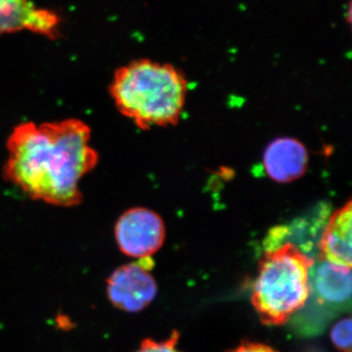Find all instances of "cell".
Here are the masks:
<instances>
[{
	"label": "cell",
	"mask_w": 352,
	"mask_h": 352,
	"mask_svg": "<svg viewBox=\"0 0 352 352\" xmlns=\"http://www.w3.org/2000/svg\"><path fill=\"white\" fill-rule=\"evenodd\" d=\"M90 135L89 126L76 119L20 124L7 142L4 177L34 200L60 207L78 205L80 182L98 163Z\"/></svg>",
	"instance_id": "1"
},
{
	"label": "cell",
	"mask_w": 352,
	"mask_h": 352,
	"mask_svg": "<svg viewBox=\"0 0 352 352\" xmlns=\"http://www.w3.org/2000/svg\"><path fill=\"white\" fill-rule=\"evenodd\" d=\"M187 91L180 69L151 59L135 60L117 69L110 85L118 110L142 129L177 124Z\"/></svg>",
	"instance_id": "2"
},
{
	"label": "cell",
	"mask_w": 352,
	"mask_h": 352,
	"mask_svg": "<svg viewBox=\"0 0 352 352\" xmlns=\"http://www.w3.org/2000/svg\"><path fill=\"white\" fill-rule=\"evenodd\" d=\"M314 261L293 243L270 247L259 263L252 303L261 322L283 325L302 309L310 294Z\"/></svg>",
	"instance_id": "3"
},
{
	"label": "cell",
	"mask_w": 352,
	"mask_h": 352,
	"mask_svg": "<svg viewBox=\"0 0 352 352\" xmlns=\"http://www.w3.org/2000/svg\"><path fill=\"white\" fill-rule=\"evenodd\" d=\"M115 235L120 251L127 256L151 258L164 244L166 228L156 212L145 208H134L120 215Z\"/></svg>",
	"instance_id": "4"
},
{
	"label": "cell",
	"mask_w": 352,
	"mask_h": 352,
	"mask_svg": "<svg viewBox=\"0 0 352 352\" xmlns=\"http://www.w3.org/2000/svg\"><path fill=\"white\" fill-rule=\"evenodd\" d=\"M153 266L152 258H146L113 271L107 281L112 305L131 314L147 307L157 295V283L150 272Z\"/></svg>",
	"instance_id": "5"
},
{
	"label": "cell",
	"mask_w": 352,
	"mask_h": 352,
	"mask_svg": "<svg viewBox=\"0 0 352 352\" xmlns=\"http://www.w3.org/2000/svg\"><path fill=\"white\" fill-rule=\"evenodd\" d=\"M60 23L56 13L39 8L32 0H0V36L30 31L55 39Z\"/></svg>",
	"instance_id": "6"
},
{
	"label": "cell",
	"mask_w": 352,
	"mask_h": 352,
	"mask_svg": "<svg viewBox=\"0 0 352 352\" xmlns=\"http://www.w3.org/2000/svg\"><path fill=\"white\" fill-rule=\"evenodd\" d=\"M307 148L295 138L275 139L264 152V168L274 182L289 183L298 179L307 171Z\"/></svg>",
	"instance_id": "7"
},
{
	"label": "cell",
	"mask_w": 352,
	"mask_h": 352,
	"mask_svg": "<svg viewBox=\"0 0 352 352\" xmlns=\"http://www.w3.org/2000/svg\"><path fill=\"white\" fill-rule=\"evenodd\" d=\"M319 248L322 258L352 270V199L331 215Z\"/></svg>",
	"instance_id": "8"
},
{
	"label": "cell",
	"mask_w": 352,
	"mask_h": 352,
	"mask_svg": "<svg viewBox=\"0 0 352 352\" xmlns=\"http://www.w3.org/2000/svg\"><path fill=\"white\" fill-rule=\"evenodd\" d=\"M323 305H344L352 300V270L322 259L310 273V294Z\"/></svg>",
	"instance_id": "9"
},
{
	"label": "cell",
	"mask_w": 352,
	"mask_h": 352,
	"mask_svg": "<svg viewBox=\"0 0 352 352\" xmlns=\"http://www.w3.org/2000/svg\"><path fill=\"white\" fill-rule=\"evenodd\" d=\"M333 346L342 352H352V316L335 324L331 331Z\"/></svg>",
	"instance_id": "10"
},
{
	"label": "cell",
	"mask_w": 352,
	"mask_h": 352,
	"mask_svg": "<svg viewBox=\"0 0 352 352\" xmlns=\"http://www.w3.org/2000/svg\"><path fill=\"white\" fill-rule=\"evenodd\" d=\"M179 339L177 332H173L170 339L164 342L146 339L143 340L140 347L135 352H182L176 349V344Z\"/></svg>",
	"instance_id": "11"
},
{
	"label": "cell",
	"mask_w": 352,
	"mask_h": 352,
	"mask_svg": "<svg viewBox=\"0 0 352 352\" xmlns=\"http://www.w3.org/2000/svg\"><path fill=\"white\" fill-rule=\"evenodd\" d=\"M229 352H277L275 351L272 347L265 346L263 344H254V342H249V344H244L242 346H238L237 349H234L232 351Z\"/></svg>",
	"instance_id": "12"
},
{
	"label": "cell",
	"mask_w": 352,
	"mask_h": 352,
	"mask_svg": "<svg viewBox=\"0 0 352 352\" xmlns=\"http://www.w3.org/2000/svg\"><path fill=\"white\" fill-rule=\"evenodd\" d=\"M346 21L352 31V0H349L346 9Z\"/></svg>",
	"instance_id": "13"
}]
</instances>
